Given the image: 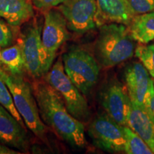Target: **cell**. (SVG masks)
I'll return each instance as SVG.
<instances>
[{
	"instance_id": "obj_1",
	"label": "cell",
	"mask_w": 154,
	"mask_h": 154,
	"mask_svg": "<svg viewBox=\"0 0 154 154\" xmlns=\"http://www.w3.org/2000/svg\"><path fill=\"white\" fill-rule=\"evenodd\" d=\"M32 90L44 124L73 147L85 148L84 124L69 112L59 92L46 82H35Z\"/></svg>"
},
{
	"instance_id": "obj_2",
	"label": "cell",
	"mask_w": 154,
	"mask_h": 154,
	"mask_svg": "<svg viewBox=\"0 0 154 154\" xmlns=\"http://www.w3.org/2000/svg\"><path fill=\"white\" fill-rule=\"evenodd\" d=\"M94 51L96 60L104 68L115 66L131 58L134 42L128 26L117 23L100 26Z\"/></svg>"
},
{
	"instance_id": "obj_3",
	"label": "cell",
	"mask_w": 154,
	"mask_h": 154,
	"mask_svg": "<svg viewBox=\"0 0 154 154\" xmlns=\"http://www.w3.org/2000/svg\"><path fill=\"white\" fill-rule=\"evenodd\" d=\"M0 77L8 86L15 107L26 126L36 137L45 139L47 127L40 117L32 88L20 76L9 74L1 68Z\"/></svg>"
},
{
	"instance_id": "obj_4",
	"label": "cell",
	"mask_w": 154,
	"mask_h": 154,
	"mask_svg": "<svg viewBox=\"0 0 154 154\" xmlns=\"http://www.w3.org/2000/svg\"><path fill=\"white\" fill-rule=\"evenodd\" d=\"M61 59L70 80L84 95H88L99 79L100 68L95 57L85 49L73 47Z\"/></svg>"
},
{
	"instance_id": "obj_5",
	"label": "cell",
	"mask_w": 154,
	"mask_h": 154,
	"mask_svg": "<svg viewBox=\"0 0 154 154\" xmlns=\"http://www.w3.org/2000/svg\"><path fill=\"white\" fill-rule=\"evenodd\" d=\"M46 82L61 96L67 110L74 118L86 122L91 111L85 97L65 73L62 60L59 59L44 76Z\"/></svg>"
},
{
	"instance_id": "obj_6",
	"label": "cell",
	"mask_w": 154,
	"mask_h": 154,
	"mask_svg": "<svg viewBox=\"0 0 154 154\" xmlns=\"http://www.w3.org/2000/svg\"><path fill=\"white\" fill-rule=\"evenodd\" d=\"M22 51L25 69L33 78L45 76L52 66L49 64L42 42L41 27L33 23L24 31L19 43Z\"/></svg>"
},
{
	"instance_id": "obj_7",
	"label": "cell",
	"mask_w": 154,
	"mask_h": 154,
	"mask_svg": "<svg viewBox=\"0 0 154 154\" xmlns=\"http://www.w3.org/2000/svg\"><path fill=\"white\" fill-rule=\"evenodd\" d=\"M88 133L99 149L113 153L126 152L127 142L123 126L107 114L96 116L88 126Z\"/></svg>"
},
{
	"instance_id": "obj_8",
	"label": "cell",
	"mask_w": 154,
	"mask_h": 154,
	"mask_svg": "<svg viewBox=\"0 0 154 154\" xmlns=\"http://www.w3.org/2000/svg\"><path fill=\"white\" fill-rule=\"evenodd\" d=\"M70 38L66 19L59 9L44 11L42 42L49 64L52 66L58 50Z\"/></svg>"
},
{
	"instance_id": "obj_9",
	"label": "cell",
	"mask_w": 154,
	"mask_h": 154,
	"mask_svg": "<svg viewBox=\"0 0 154 154\" xmlns=\"http://www.w3.org/2000/svg\"><path fill=\"white\" fill-rule=\"evenodd\" d=\"M66 19L68 29L84 34L96 26V0H66L58 6Z\"/></svg>"
},
{
	"instance_id": "obj_10",
	"label": "cell",
	"mask_w": 154,
	"mask_h": 154,
	"mask_svg": "<svg viewBox=\"0 0 154 154\" xmlns=\"http://www.w3.org/2000/svg\"><path fill=\"white\" fill-rule=\"evenodd\" d=\"M126 89L131 101L150 109L154 81L142 63L135 62L125 71Z\"/></svg>"
},
{
	"instance_id": "obj_11",
	"label": "cell",
	"mask_w": 154,
	"mask_h": 154,
	"mask_svg": "<svg viewBox=\"0 0 154 154\" xmlns=\"http://www.w3.org/2000/svg\"><path fill=\"white\" fill-rule=\"evenodd\" d=\"M100 101L111 119L121 126H126L131 99L124 86L118 82L109 84L101 92Z\"/></svg>"
},
{
	"instance_id": "obj_12",
	"label": "cell",
	"mask_w": 154,
	"mask_h": 154,
	"mask_svg": "<svg viewBox=\"0 0 154 154\" xmlns=\"http://www.w3.org/2000/svg\"><path fill=\"white\" fill-rule=\"evenodd\" d=\"M0 142L5 145L26 151L29 138L24 125L0 103Z\"/></svg>"
},
{
	"instance_id": "obj_13",
	"label": "cell",
	"mask_w": 154,
	"mask_h": 154,
	"mask_svg": "<svg viewBox=\"0 0 154 154\" xmlns=\"http://www.w3.org/2000/svg\"><path fill=\"white\" fill-rule=\"evenodd\" d=\"M96 26L117 23L128 26L135 15L126 0H96Z\"/></svg>"
},
{
	"instance_id": "obj_14",
	"label": "cell",
	"mask_w": 154,
	"mask_h": 154,
	"mask_svg": "<svg viewBox=\"0 0 154 154\" xmlns=\"http://www.w3.org/2000/svg\"><path fill=\"white\" fill-rule=\"evenodd\" d=\"M126 126L136 133L154 153V116L151 110L131 101Z\"/></svg>"
},
{
	"instance_id": "obj_15",
	"label": "cell",
	"mask_w": 154,
	"mask_h": 154,
	"mask_svg": "<svg viewBox=\"0 0 154 154\" xmlns=\"http://www.w3.org/2000/svg\"><path fill=\"white\" fill-rule=\"evenodd\" d=\"M34 16L32 0H0V17L9 26H21Z\"/></svg>"
},
{
	"instance_id": "obj_16",
	"label": "cell",
	"mask_w": 154,
	"mask_h": 154,
	"mask_svg": "<svg viewBox=\"0 0 154 154\" xmlns=\"http://www.w3.org/2000/svg\"><path fill=\"white\" fill-rule=\"evenodd\" d=\"M128 26L135 41L148 44L154 40V11L135 15Z\"/></svg>"
},
{
	"instance_id": "obj_17",
	"label": "cell",
	"mask_w": 154,
	"mask_h": 154,
	"mask_svg": "<svg viewBox=\"0 0 154 154\" xmlns=\"http://www.w3.org/2000/svg\"><path fill=\"white\" fill-rule=\"evenodd\" d=\"M0 63L5 65L10 74L20 76L25 69L24 60L20 45L16 44L1 51Z\"/></svg>"
},
{
	"instance_id": "obj_18",
	"label": "cell",
	"mask_w": 154,
	"mask_h": 154,
	"mask_svg": "<svg viewBox=\"0 0 154 154\" xmlns=\"http://www.w3.org/2000/svg\"><path fill=\"white\" fill-rule=\"evenodd\" d=\"M126 138V149L128 154H153L151 149L138 135L128 126H123Z\"/></svg>"
},
{
	"instance_id": "obj_19",
	"label": "cell",
	"mask_w": 154,
	"mask_h": 154,
	"mask_svg": "<svg viewBox=\"0 0 154 154\" xmlns=\"http://www.w3.org/2000/svg\"><path fill=\"white\" fill-rule=\"evenodd\" d=\"M134 53L149 72L150 76L154 79V44L138 45Z\"/></svg>"
},
{
	"instance_id": "obj_20",
	"label": "cell",
	"mask_w": 154,
	"mask_h": 154,
	"mask_svg": "<svg viewBox=\"0 0 154 154\" xmlns=\"http://www.w3.org/2000/svg\"><path fill=\"white\" fill-rule=\"evenodd\" d=\"M0 103L14 116L19 123L24 125V123L23 119L15 107L12 96H11L10 91L9 90L8 86L1 77H0Z\"/></svg>"
},
{
	"instance_id": "obj_21",
	"label": "cell",
	"mask_w": 154,
	"mask_h": 154,
	"mask_svg": "<svg viewBox=\"0 0 154 154\" xmlns=\"http://www.w3.org/2000/svg\"><path fill=\"white\" fill-rule=\"evenodd\" d=\"M134 15L154 11V0H126Z\"/></svg>"
},
{
	"instance_id": "obj_22",
	"label": "cell",
	"mask_w": 154,
	"mask_h": 154,
	"mask_svg": "<svg viewBox=\"0 0 154 154\" xmlns=\"http://www.w3.org/2000/svg\"><path fill=\"white\" fill-rule=\"evenodd\" d=\"M13 42V34L9 26L0 19V47H7Z\"/></svg>"
},
{
	"instance_id": "obj_23",
	"label": "cell",
	"mask_w": 154,
	"mask_h": 154,
	"mask_svg": "<svg viewBox=\"0 0 154 154\" xmlns=\"http://www.w3.org/2000/svg\"><path fill=\"white\" fill-rule=\"evenodd\" d=\"M66 0H32L34 7L43 11L58 7Z\"/></svg>"
},
{
	"instance_id": "obj_24",
	"label": "cell",
	"mask_w": 154,
	"mask_h": 154,
	"mask_svg": "<svg viewBox=\"0 0 154 154\" xmlns=\"http://www.w3.org/2000/svg\"><path fill=\"white\" fill-rule=\"evenodd\" d=\"M19 153L14 150L10 149L8 146L0 145V154H16Z\"/></svg>"
},
{
	"instance_id": "obj_25",
	"label": "cell",
	"mask_w": 154,
	"mask_h": 154,
	"mask_svg": "<svg viewBox=\"0 0 154 154\" xmlns=\"http://www.w3.org/2000/svg\"><path fill=\"white\" fill-rule=\"evenodd\" d=\"M150 110H151L152 113H153L154 116V87L153 91H152L151 101H150Z\"/></svg>"
}]
</instances>
